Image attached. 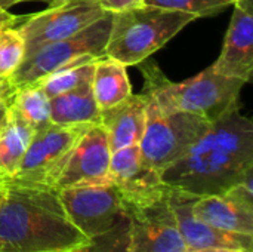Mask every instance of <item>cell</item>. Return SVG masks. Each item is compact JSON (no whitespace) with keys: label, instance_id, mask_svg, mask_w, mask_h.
I'll list each match as a JSON object with an SVG mask.
<instances>
[{"label":"cell","instance_id":"1","mask_svg":"<svg viewBox=\"0 0 253 252\" xmlns=\"http://www.w3.org/2000/svg\"><path fill=\"white\" fill-rule=\"evenodd\" d=\"M253 174V123L239 104L211 123L199 141L160 180L165 186L194 195H219Z\"/></svg>","mask_w":253,"mask_h":252},{"label":"cell","instance_id":"2","mask_svg":"<svg viewBox=\"0 0 253 252\" xmlns=\"http://www.w3.org/2000/svg\"><path fill=\"white\" fill-rule=\"evenodd\" d=\"M55 187L0 178V252H89Z\"/></svg>","mask_w":253,"mask_h":252},{"label":"cell","instance_id":"3","mask_svg":"<svg viewBox=\"0 0 253 252\" xmlns=\"http://www.w3.org/2000/svg\"><path fill=\"white\" fill-rule=\"evenodd\" d=\"M142 74L144 88L141 94L160 110L197 114L211 123L239 104V95L245 85L240 79L215 73L212 67L182 82L169 80L154 64L144 65Z\"/></svg>","mask_w":253,"mask_h":252},{"label":"cell","instance_id":"4","mask_svg":"<svg viewBox=\"0 0 253 252\" xmlns=\"http://www.w3.org/2000/svg\"><path fill=\"white\" fill-rule=\"evenodd\" d=\"M196 16L170 9L142 4L113 13L105 55L126 67L144 62L162 49Z\"/></svg>","mask_w":253,"mask_h":252},{"label":"cell","instance_id":"5","mask_svg":"<svg viewBox=\"0 0 253 252\" xmlns=\"http://www.w3.org/2000/svg\"><path fill=\"white\" fill-rule=\"evenodd\" d=\"M122 199L127 227L126 252L185 251L169 202L168 186L162 183L147 190L122 193Z\"/></svg>","mask_w":253,"mask_h":252},{"label":"cell","instance_id":"6","mask_svg":"<svg viewBox=\"0 0 253 252\" xmlns=\"http://www.w3.org/2000/svg\"><path fill=\"white\" fill-rule=\"evenodd\" d=\"M211 122L185 111H163L147 98V123L139 141L144 163L162 174L208 131Z\"/></svg>","mask_w":253,"mask_h":252},{"label":"cell","instance_id":"7","mask_svg":"<svg viewBox=\"0 0 253 252\" xmlns=\"http://www.w3.org/2000/svg\"><path fill=\"white\" fill-rule=\"evenodd\" d=\"M111 21L113 13H105L84 30L67 39L47 43L27 55L13 74L7 77L15 92L18 89L40 83L56 68L71 62L76 58L84 55L99 58L105 55V45L110 36Z\"/></svg>","mask_w":253,"mask_h":252},{"label":"cell","instance_id":"8","mask_svg":"<svg viewBox=\"0 0 253 252\" xmlns=\"http://www.w3.org/2000/svg\"><path fill=\"white\" fill-rule=\"evenodd\" d=\"M58 192L71 223L93 245L125 223L122 193L110 180L70 186Z\"/></svg>","mask_w":253,"mask_h":252},{"label":"cell","instance_id":"9","mask_svg":"<svg viewBox=\"0 0 253 252\" xmlns=\"http://www.w3.org/2000/svg\"><path fill=\"white\" fill-rule=\"evenodd\" d=\"M105 13L108 12H104L96 0H62L27 16L18 27L25 43V56L47 43L84 30Z\"/></svg>","mask_w":253,"mask_h":252},{"label":"cell","instance_id":"10","mask_svg":"<svg viewBox=\"0 0 253 252\" xmlns=\"http://www.w3.org/2000/svg\"><path fill=\"white\" fill-rule=\"evenodd\" d=\"M87 126L90 125L59 126L52 123L34 132L16 174L7 180L53 187L71 149Z\"/></svg>","mask_w":253,"mask_h":252},{"label":"cell","instance_id":"11","mask_svg":"<svg viewBox=\"0 0 253 252\" xmlns=\"http://www.w3.org/2000/svg\"><path fill=\"white\" fill-rule=\"evenodd\" d=\"M253 174L219 195L197 196L193 215L221 230L253 236Z\"/></svg>","mask_w":253,"mask_h":252},{"label":"cell","instance_id":"12","mask_svg":"<svg viewBox=\"0 0 253 252\" xmlns=\"http://www.w3.org/2000/svg\"><path fill=\"white\" fill-rule=\"evenodd\" d=\"M111 149L105 129L99 123L87 126L71 149L53 187L56 190L108 180Z\"/></svg>","mask_w":253,"mask_h":252},{"label":"cell","instance_id":"13","mask_svg":"<svg viewBox=\"0 0 253 252\" xmlns=\"http://www.w3.org/2000/svg\"><path fill=\"white\" fill-rule=\"evenodd\" d=\"M222 50L211 65L218 74L248 83L253 73V0H236Z\"/></svg>","mask_w":253,"mask_h":252},{"label":"cell","instance_id":"14","mask_svg":"<svg viewBox=\"0 0 253 252\" xmlns=\"http://www.w3.org/2000/svg\"><path fill=\"white\" fill-rule=\"evenodd\" d=\"M197 196L169 187V202L176 220L178 230L187 248H224L252 252L253 236L225 232L197 220L191 212L193 201Z\"/></svg>","mask_w":253,"mask_h":252},{"label":"cell","instance_id":"15","mask_svg":"<svg viewBox=\"0 0 253 252\" xmlns=\"http://www.w3.org/2000/svg\"><path fill=\"white\" fill-rule=\"evenodd\" d=\"M145 123L147 97L144 94H130L122 102L99 113V125L107 132L111 151L139 144Z\"/></svg>","mask_w":253,"mask_h":252},{"label":"cell","instance_id":"16","mask_svg":"<svg viewBox=\"0 0 253 252\" xmlns=\"http://www.w3.org/2000/svg\"><path fill=\"white\" fill-rule=\"evenodd\" d=\"M108 180L122 193L141 192L162 184L160 174L144 163L138 144L127 146L111 153Z\"/></svg>","mask_w":253,"mask_h":252},{"label":"cell","instance_id":"17","mask_svg":"<svg viewBox=\"0 0 253 252\" xmlns=\"http://www.w3.org/2000/svg\"><path fill=\"white\" fill-rule=\"evenodd\" d=\"M34 129L13 107L12 100L0 123V178H12L30 146Z\"/></svg>","mask_w":253,"mask_h":252},{"label":"cell","instance_id":"18","mask_svg":"<svg viewBox=\"0 0 253 252\" xmlns=\"http://www.w3.org/2000/svg\"><path fill=\"white\" fill-rule=\"evenodd\" d=\"M99 107L92 92V83L50 98V120L59 126L99 123Z\"/></svg>","mask_w":253,"mask_h":252},{"label":"cell","instance_id":"19","mask_svg":"<svg viewBox=\"0 0 253 252\" xmlns=\"http://www.w3.org/2000/svg\"><path fill=\"white\" fill-rule=\"evenodd\" d=\"M92 92L99 110L110 108L132 94L126 65L107 55L95 61L92 76Z\"/></svg>","mask_w":253,"mask_h":252},{"label":"cell","instance_id":"20","mask_svg":"<svg viewBox=\"0 0 253 252\" xmlns=\"http://www.w3.org/2000/svg\"><path fill=\"white\" fill-rule=\"evenodd\" d=\"M96 59H98L96 56H90V55L76 58L71 62L56 68L53 73L44 77L40 83H37V86H40L43 92L47 95V98L50 100L61 94H65L80 86H84L87 83H92L93 67H95Z\"/></svg>","mask_w":253,"mask_h":252},{"label":"cell","instance_id":"21","mask_svg":"<svg viewBox=\"0 0 253 252\" xmlns=\"http://www.w3.org/2000/svg\"><path fill=\"white\" fill-rule=\"evenodd\" d=\"M12 104L34 132L52 125L50 100L40 86L34 85L18 89L12 97Z\"/></svg>","mask_w":253,"mask_h":252},{"label":"cell","instance_id":"22","mask_svg":"<svg viewBox=\"0 0 253 252\" xmlns=\"http://www.w3.org/2000/svg\"><path fill=\"white\" fill-rule=\"evenodd\" d=\"M25 58V43L15 27L0 31V77H10Z\"/></svg>","mask_w":253,"mask_h":252},{"label":"cell","instance_id":"23","mask_svg":"<svg viewBox=\"0 0 253 252\" xmlns=\"http://www.w3.org/2000/svg\"><path fill=\"white\" fill-rule=\"evenodd\" d=\"M234 3L236 0H144V4L185 12L196 18L215 16Z\"/></svg>","mask_w":253,"mask_h":252},{"label":"cell","instance_id":"24","mask_svg":"<svg viewBox=\"0 0 253 252\" xmlns=\"http://www.w3.org/2000/svg\"><path fill=\"white\" fill-rule=\"evenodd\" d=\"M96 1L102 7V10L108 13H116L144 4V0H96Z\"/></svg>","mask_w":253,"mask_h":252},{"label":"cell","instance_id":"25","mask_svg":"<svg viewBox=\"0 0 253 252\" xmlns=\"http://www.w3.org/2000/svg\"><path fill=\"white\" fill-rule=\"evenodd\" d=\"M19 21L18 16H15L13 13H10L7 9L0 7V31L7 28V27H13L16 22Z\"/></svg>","mask_w":253,"mask_h":252},{"label":"cell","instance_id":"26","mask_svg":"<svg viewBox=\"0 0 253 252\" xmlns=\"http://www.w3.org/2000/svg\"><path fill=\"white\" fill-rule=\"evenodd\" d=\"M15 94V89L9 83L6 77H0V101L1 100H10Z\"/></svg>","mask_w":253,"mask_h":252},{"label":"cell","instance_id":"27","mask_svg":"<svg viewBox=\"0 0 253 252\" xmlns=\"http://www.w3.org/2000/svg\"><path fill=\"white\" fill-rule=\"evenodd\" d=\"M184 252H245V251H237V250H224V248H202V250L185 248V251Z\"/></svg>","mask_w":253,"mask_h":252},{"label":"cell","instance_id":"28","mask_svg":"<svg viewBox=\"0 0 253 252\" xmlns=\"http://www.w3.org/2000/svg\"><path fill=\"white\" fill-rule=\"evenodd\" d=\"M25 0H0V7L3 9H9L15 4H19V3H24Z\"/></svg>","mask_w":253,"mask_h":252},{"label":"cell","instance_id":"29","mask_svg":"<svg viewBox=\"0 0 253 252\" xmlns=\"http://www.w3.org/2000/svg\"><path fill=\"white\" fill-rule=\"evenodd\" d=\"M10 100H12V98H10ZM10 100H1V101H0V123H1V120H3V117H4V114H6V110H7V105H9Z\"/></svg>","mask_w":253,"mask_h":252},{"label":"cell","instance_id":"30","mask_svg":"<svg viewBox=\"0 0 253 252\" xmlns=\"http://www.w3.org/2000/svg\"><path fill=\"white\" fill-rule=\"evenodd\" d=\"M25 1H42V3L53 4V3H58V1H62V0H25Z\"/></svg>","mask_w":253,"mask_h":252},{"label":"cell","instance_id":"31","mask_svg":"<svg viewBox=\"0 0 253 252\" xmlns=\"http://www.w3.org/2000/svg\"><path fill=\"white\" fill-rule=\"evenodd\" d=\"M89 252H90V251H89Z\"/></svg>","mask_w":253,"mask_h":252}]
</instances>
